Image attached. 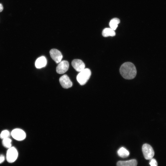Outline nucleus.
I'll list each match as a JSON object with an SVG mask.
<instances>
[{
  "mask_svg": "<svg viewBox=\"0 0 166 166\" xmlns=\"http://www.w3.org/2000/svg\"><path fill=\"white\" fill-rule=\"evenodd\" d=\"M137 161L135 159L127 161H119L117 163V166H137Z\"/></svg>",
  "mask_w": 166,
  "mask_h": 166,
  "instance_id": "9d476101",
  "label": "nucleus"
},
{
  "mask_svg": "<svg viewBox=\"0 0 166 166\" xmlns=\"http://www.w3.org/2000/svg\"><path fill=\"white\" fill-rule=\"evenodd\" d=\"M120 22V19L117 18H114L111 19L109 23L110 28L114 30H116Z\"/></svg>",
  "mask_w": 166,
  "mask_h": 166,
  "instance_id": "4468645a",
  "label": "nucleus"
},
{
  "mask_svg": "<svg viewBox=\"0 0 166 166\" xmlns=\"http://www.w3.org/2000/svg\"><path fill=\"white\" fill-rule=\"evenodd\" d=\"M121 76L126 79L134 78L136 74V70L134 65L132 63L127 62L123 63L120 69Z\"/></svg>",
  "mask_w": 166,
  "mask_h": 166,
  "instance_id": "f257e3e1",
  "label": "nucleus"
},
{
  "mask_svg": "<svg viewBox=\"0 0 166 166\" xmlns=\"http://www.w3.org/2000/svg\"><path fill=\"white\" fill-rule=\"evenodd\" d=\"M11 140L9 137L3 139L2 144L5 148H9L11 147Z\"/></svg>",
  "mask_w": 166,
  "mask_h": 166,
  "instance_id": "2eb2a0df",
  "label": "nucleus"
},
{
  "mask_svg": "<svg viewBox=\"0 0 166 166\" xmlns=\"http://www.w3.org/2000/svg\"><path fill=\"white\" fill-rule=\"evenodd\" d=\"M102 35L104 37H113L115 36L116 34L114 30L111 28H105L103 30Z\"/></svg>",
  "mask_w": 166,
  "mask_h": 166,
  "instance_id": "f8f14e48",
  "label": "nucleus"
},
{
  "mask_svg": "<svg viewBox=\"0 0 166 166\" xmlns=\"http://www.w3.org/2000/svg\"><path fill=\"white\" fill-rule=\"evenodd\" d=\"M91 71L88 69H85L80 72L77 77L78 82L81 85H85L88 81L91 75Z\"/></svg>",
  "mask_w": 166,
  "mask_h": 166,
  "instance_id": "f03ea898",
  "label": "nucleus"
},
{
  "mask_svg": "<svg viewBox=\"0 0 166 166\" xmlns=\"http://www.w3.org/2000/svg\"><path fill=\"white\" fill-rule=\"evenodd\" d=\"M69 65V63L67 61L63 60L61 61L57 66V72L60 74L64 73L68 70Z\"/></svg>",
  "mask_w": 166,
  "mask_h": 166,
  "instance_id": "423d86ee",
  "label": "nucleus"
},
{
  "mask_svg": "<svg viewBox=\"0 0 166 166\" xmlns=\"http://www.w3.org/2000/svg\"><path fill=\"white\" fill-rule=\"evenodd\" d=\"M18 156V153L17 149L14 147L9 148L6 152V159L7 161L12 163L17 160Z\"/></svg>",
  "mask_w": 166,
  "mask_h": 166,
  "instance_id": "20e7f679",
  "label": "nucleus"
},
{
  "mask_svg": "<svg viewBox=\"0 0 166 166\" xmlns=\"http://www.w3.org/2000/svg\"><path fill=\"white\" fill-rule=\"evenodd\" d=\"M11 134L12 137L17 140H22L26 137L25 132L20 128H15L13 129L12 131Z\"/></svg>",
  "mask_w": 166,
  "mask_h": 166,
  "instance_id": "39448f33",
  "label": "nucleus"
},
{
  "mask_svg": "<svg viewBox=\"0 0 166 166\" xmlns=\"http://www.w3.org/2000/svg\"><path fill=\"white\" fill-rule=\"evenodd\" d=\"M3 10V6L2 4L0 3V12H2Z\"/></svg>",
  "mask_w": 166,
  "mask_h": 166,
  "instance_id": "6ab92c4d",
  "label": "nucleus"
},
{
  "mask_svg": "<svg viewBox=\"0 0 166 166\" xmlns=\"http://www.w3.org/2000/svg\"><path fill=\"white\" fill-rule=\"evenodd\" d=\"M118 155L122 158H126L129 155V151L124 147L120 148L117 151Z\"/></svg>",
  "mask_w": 166,
  "mask_h": 166,
  "instance_id": "ddd939ff",
  "label": "nucleus"
},
{
  "mask_svg": "<svg viewBox=\"0 0 166 166\" xmlns=\"http://www.w3.org/2000/svg\"><path fill=\"white\" fill-rule=\"evenodd\" d=\"M47 64V60L46 58L42 56L38 58L35 62V66L36 68L40 69L45 67Z\"/></svg>",
  "mask_w": 166,
  "mask_h": 166,
  "instance_id": "9b49d317",
  "label": "nucleus"
},
{
  "mask_svg": "<svg viewBox=\"0 0 166 166\" xmlns=\"http://www.w3.org/2000/svg\"><path fill=\"white\" fill-rule=\"evenodd\" d=\"M72 65L77 71L80 72L85 69V64L81 60L75 59L73 60L71 63Z\"/></svg>",
  "mask_w": 166,
  "mask_h": 166,
  "instance_id": "1a4fd4ad",
  "label": "nucleus"
},
{
  "mask_svg": "<svg viewBox=\"0 0 166 166\" xmlns=\"http://www.w3.org/2000/svg\"><path fill=\"white\" fill-rule=\"evenodd\" d=\"M49 53L51 57L56 63H59L61 61L62 55L59 50L56 49H52Z\"/></svg>",
  "mask_w": 166,
  "mask_h": 166,
  "instance_id": "6e6552de",
  "label": "nucleus"
},
{
  "mask_svg": "<svg viewBox=\"0 0 166 166\" xmlns=\"http://www.w3.org/2000/svg\"><path fill=\"white\" fill-rule=\"evenodd\" d=\"M5 158L3 155H0V164L3 162L5 160Z\"/></svg>",
  "mask_w": 166,
  "mask_h": 166,
  "instance_id": "a211bd4d",
  "label": "nucleus"
},
{
  "mask_svg": "<svg viewBox=\"0 0 166 166\" xmlns=\"http://www.w3.org/2000/svg\"><path fill=\"white\" fill-rule=\"evenodd\" d=\"M142 151L145 159L150 160L154 155V152L152 146L148 144H144L142 147Z\"/></svg>",
  "mask_w": 166,
  "mask_h": 166,
  "instance_id": "7ed1b4c3",
  "label": "nucleus"
},
{
  "mask_svg": "<svg viewBox=\"0 0 166 166\" xmlns=\"http://www.w3.org/2000/svg\"><path fill=\"white\" fill-rule=\"evenodd\" d=\"M60 84L63 88L68 89L72 87V83L69 77L66 74L61 76L59 79Z\"/></svg>",
  "mask_w": 166,
  "mask_h": 166,
  "instance_id": "0eeeda50",
  "label": "nucleus"
},
{
  "mask_svg": "<svg viewBox=\"0 0 166 166\" xmlns=\"http://www.w3.org/2000/svg\"><path fill=\"white\" fill-rule=\"evenodd\" d=\"M149 164L151 166H158L156 160L153 158L150 160Z\"/></svg>",
  "mask_w": 166,
  "mask_h": 166,
  "instance_id": "f3484780",
  "label": "nucleus"
},
{
  "mask_svg": "<svg viewBox=\"0 0 166 166\" xmlns=\"http://www.w3.org/2000/svg\"><path fill=\"white\" fill-rule=\"evenodd\" d=\"M10 135V132L7 130H5L2 132L0 134V137L1 138L3 139L9 137Z\"/></svg>",
  "mask_w": 166,
  "mask_h": 166,
  "instance_id": "dca6fc26",
  "label": "nucleus"
}]
</instances>
